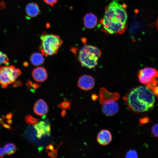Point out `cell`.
Masks as SVG:
<instances>
[{
	"instance_id": "1",
	"label": "cell",
	"mask_w": 158,
	"mask_h": 158,
	"mask_svg": "<svg viewBox=\"0 0 158 158\" xmlns=\"http://www.w3.org/2000/svg\"><path fill=\"white\" fill-rule=\"evenodd\" d=\"M127 20L126 5L114 0L105 8L100 23L103 31L106 34H121L126 29Z\"/></svg>"
},
{
	"instance_id": "2",
	"label": "cell",
	"mask_w": 158,
	"mask_h": 158,
	"mask_svg": "<svg viewBox=\"0 0 158 158\" xmlns=\"http://www.w3.org/2000/svg\"><path fill=\"white\" fill-rule=\"evenodd\" d=\"M123 99L129 108L136 112L148 111L154 106V94L146 87L140 86L130 91Z\"/></svg>"
},
{
	"instance_id": "3",
	"label": "cell",
	"mask_w": 158,
	"mask_h": 158,
	"mask_svg": "<svg viewBox=\"0 0 158 158\" xmlns=\"http://www.w3.org/2000/svg\"><path fill=\"white\" fill-rule=\"evenodd\" d=\"M41 42L39 50L46 57L56 54L63 43L59 35L44 32L40 37Z\"/></svg>"
},
{
	"instance_id": "4",
	"label": "cell",
	"mask_w": 158,
	"mask_h": 158,
	"mask_svg": "<svg viewBox=\"0 0 158 158\" xmlns=\"http://www.w3.org/2000/svg\"><path fill=\"white\" fill-rule=\"evenodd\" d=\"M101 51L95 46L86 45L80 50L79 60L82 66L89 68H94L101 57Z\"/></svg>"
},
{
	"instance_id": "5",
	"label": "cell",
	"mask_w": 158,
	"mask_h": 158,
	"mask_svg": "<svg viewBox=\"0 0 158 158\" xmlns=\"http://www.w3.org/2000/svg\"><path fill=\"white\" fill-rule=\"evenodd\" d=\"M21 73V70L13 65L0 67V84L3 88H6L13 83Z\"/></svg>"
},
{
	"instance_id": "6",
	"label": "cell",
	"mask_w": 158,
	"mask_h": 158,
	"mask_svg": "<svg viewBox=\"0 0 158 158\" xmlns=\"http://www.w3.org/2000/svg\"><path fill=\"white\" fill-rule=\"evenodd\" d=\"M138 77L141 83L147 85L158 77V71L154 68L145 67L139 71Z\"/></svg>"
},
{
	"instance_id": "7",
	"label": "cell",
	"mask_w": 158,
	"mask_h": 158,
	"mask_svg": "<svg viewBox=\"0 0 158 158\" xmlns=\"http://www.w3.org/2000/svg\"><path fill=\"white\" fill-rule=\"evenodd\" d=\"M99 102L102 105L110 101H116L120 97L118 93L110 92L104 87H101L100 88L99 91Z\"/></svg>"
},
{
	"instance_id": "8",
	"label": "cell",
	"mask_w": 158,
	"mask_h": 158,
	"mask_svg": "<svg viewBox=\"0 0 158 158\" xmlns=\"http://www.w3.org/2000/svg\"><path fill=\"white\" fill-rule=\"evenodd\" d=\"M95 85L93 78L89 75H84L81 76L78 82V85L81 89L88 90L92 89Z\"/></svg>"
},
{
	"instance_id": "9",
	"label": "cell",
	"mask_w": 158,
	"mask_h": 158,
	"mask_svg": "<svg viewBox=\"0 0 158 158\" xmlns=\"http://www.w3.org/2000/svg\"><path fill=\"white\" fill-rule=\"evenodd\" d=\"M119 107L118 103L116 101L111 100L102 104V110L104 114L107 116H112L118 111Z\"/></svg>"
},
{
	"instance_id": "10",
	"label": "cell",
	"mask_w": 158,
	"mask_h": 158,
	"mask_svg": "<svg viewBox=\"0 0 158 158\" xmlns=\"http://www.w3.org/2000/svg\"><path fill=\"white\" fill-rule=\"evenodd\" d=\"M37 132V137L39 138L44 135H49L50 131V125L46 122L41 121L34 126Z\"/></svg>"
},
{
	"instance_id": "11",
	"label": "cell",
	"mask_w": 158,
	"mask_h": 158,
	"mask_svg": "<svg viewBox=\"0 0 158 158\" xmlns=\"http://www.w3.org/2000/svg\"><path fill=\"white\" fill-rule=\"evenodd\" d=\"M111 140V134L107 130H102L98 134L97 140L99 144L101 145H107L109 143Z\"/></svg>"
},
{
	"instance_id": "12",
	"label": "cell",
	"mask_w": 158,
	"mask_h": 158,
	"mask_svg": "<svg viewBox=\"0 0 158 158\" xmlns=\"http://www.w3.org/2000/svg\"><path fill=\"white\" fill-rule=\"evenodd\" d=\"M97 16L91 13H86L83 18L84 26L88 29H92L95 28L97 24Z\"/></svg>"
},
{
	"instance_id": "13",
	"label": "cell",
	"mask_w": 158,
	"mask_h": 158,
	"mask_svg": "<svg viewBox=\"0 0 158 158\" xmlns=\"http://www.w3.org/2000/svg\"><path fill=\"white\" fill-rule=\"evenodd\" d=\"M32 75L34 79L38 82L45 80L47 77V73L46 69L42 67H38L33 71Z\"/></svg>"
},
{
	"instance_id": "14",
	"label": "cell",
	"mask_w": 158,
	"mask_h": 158,
	"mask_svg": "<svg viewBox=\"0 0 158 158\" xmlns=\"http://www.w3.org/2000/svg\"><path fill=\"white\" fill-rule=\"evenodd\" d=\"M33 109L35 114L38 115L42 116L47 113L48 108L45 102L42 99H40L35 104Z\"/></svg>"
},
{
	"instance_id": "15",
	"label": "cell",
	"mask_w": 158,
	"mask_h": 158,
	"mask_svg": "<svg viewBox=\"0 0 158 158\" xmlns=\"http://www.w3.org/2000/svg\"><path fill=\"white\" fill-rule=\"evenodd\" d=\"M27 15L29 18H34L41 13L39 7L36 3H30L28 4L25 8Z\"/></svg>"
},
{
	"instance_id": "16",
	"label": "cell",
	"mask_w": 158,
	"mask_h": 158,
	"mask_svg": "<svg viewBox=\"0 0 158 158\" xmlns=\"http://www.w3.org/2000/svg\"><path fill=\"white\" fill-rule=\"evenodd\" d=\"M30 61L32 65L38 66L44 63V59L42 54L34 53L31 54L30 57Z\"/></svg>"
},
{
	"instance_id": "17",
	"label": "cell",
	"mask_w": 158,
	"mask_h": 158,
	"mask_svg": "<svg viewBox=\"0 0 158 158\" xmlns=\"http://www.w3.org/2000/svg\"><path fill=\"white\" fill-rule=\"evenodd\" d=\"M6 154L11 155L14 153L16 151V146L12 143L6 144L4 147Z\"/></svg>"
},
{
	"instance_id": "18",
	"label": "cell",
	"mask_w": 158,
	"mask_h": 158,
	"mask_svg": "<svg viewBox=\"0 0 158 158\" xmlns=\"http://www.w3.org/2000/svg\"><path fill=\"white\" fill-rule=\"evenodd\" d=\"M26 122L30 125H35L39 121V119L33 117L30 115L27 116L25 118Z\"/></svg>"
},
{
	"instance_id": "19",
	"label": "cell",
	"mask_w": 158,
	"mask_h": 158,
	"mask_svg": "<svg viewBox=\"0 0 158 158\" xmlns=\"http://www.w3.org/2000/svg\"><path fill=\"white\" fill-rule=\"evenodd\" d=\"M8 61L9 59L7 56L0 51V66L2 64H7Z\"/></svg>"
},
{
	"instance_id": "20",
	"label": "cell",
	"mask_w": 158,
	"mask_h": 158,
	"mask_svg": "<svg viewBox=\"0 0 158 158\" xmlns=\"http://www.w3.org/2000/svg\"><path fill=\"white\" fill-rule=\"evenodd\" d=\"M126 158H137L138 154L136 151L134 150H130L129 151L126 155Z\"/></svg>"
},
{
	"instance_id": "21",
	"label": "cell",
	"mask_w": 158,
	"mask_h": 158,
	"mask_svg": "<svg viewBox=\"0 0 158 158\" xmlns=\"http://www.w3.org/2000/svg\"><path fill=\"white\" fill-rule=\"evenodd\" d=\"M70 105L71 104L68 101H65L59 104L58 106L60 108L66 109H69Z\"/></svg>"
},
{
	"instance_id": "22",
	"label": "cell",
	"mask_w": 158,
	"mask_h": 158,
	"mask_svg": "<svg viewBox=\"0 0 158 158\" xmlns=\"http://www.w3.org/2000/svg\"><path fill=\"white\" fill-rule=\"evenodd\" d=\"M152 134L155 137H158V123L153 126L152 128Z\"/></svg>"
},
{
	"instance_id": "23",
	"label": "cell",
	"mask_w": 158,
	"mask_h": 158,
	"mask_svg": "<svg viewBox=\"0 0 158 158\" xmlns=\"http://www.w3.org/2000/svg\"><path fill=\"white\" fill-rule=\"evenodd\" d=\"M57 149H54L50 152L47 151L48 155L52 158H56L57 156Z\"/></svg>"
},
{
	"instance_id": "24",
	"label": "cell",
	"mask_w": 158,
	"mask_h": 158,
	"mask_svg": "<svg viewBox=\"0 0 158 158\" xmlns=\"http://www.w3.org/2000/svg\"><path fill=\"white\" fill-rule=\"evenodd\" d=\"M43 1L46 4L53 6L57 3L58 0H43Z\"/></svg>"
},
{
	"instance_id": "25",
	"label": "cell",
	"mask_w": 158,
	"mask_h": 158,
	"mask_svg": "<svg viewBox=\"0 0 158 158\" xmlns=\"http://www.w3.org/2000/svg\"><path fill=\"white\" fill-rule=\"evenodd\" d=\"M6 154L4 148L0 147V157H2Z\"/></svg>"
},
{
	"instance_id": "26",
	"label": "cell",
	"mask_w": 158,
	"mask_h": 158,
	"mask_svg": "<svg viewBox=\"0 0 158 158\" xmlns=\"http://www.w3.org/2000/svg\"><path fill=\"white\" fill-rule=\"evenodd\" d=\"M47 149L50 150H53L54 149L53 146L51 144H50L49 146H47Z\"/></svg>"
},
{
	"instance_id": "27",
	"label": "cell",
	"mask_w": 158,
	"mask_h": 158,
	"mask_svg": "<svg viewBox=\"0 0 158 158\" xmlns=\"http://www.w3.org/2000/svg\"><path fill=\"white\" fill-rule=\"evenodd\" d=\"M66 111L64 110L61 112V115L62 116H64L66 115Z\"/></svg>"
},
{
	"instance_id": "28",
	"label": "cell",
	"mask_w": 158,
	"mask_h": 158,
	"mask_svg": "<svg viewBox=\"0 0 158 158\" xmlns=\"http://www.w3.org/2000/svg\"><path fill=\"white\" fill-rule=\"evenodd\" d=\"M0 123L2 124H3L4 123V122L3 121L2 119L1 118H0Z\"/></svg>"
}]
</instances>
